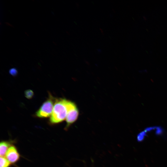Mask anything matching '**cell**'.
<instances>
[{"instance_id":"6da1fadb","label":"cell","mask_w":167,"mask_h":167,"mask_svg":"<svg viewBox=\"0 0 167 167\" xmlns=\"http://www.w3.org/2000/svg\"><path fill=\"white\" fill-rule=\"evenodd\" d=\"M67 101V100L65 99L55 100L53 112L49 119L50 124H58L66 119L68 112Z\"/></svg>"},{"instance_id":"7a4b0ae2","label":"cell","mask_w":167,"mask_h":167,"mask_svg":"<svg viewBox=\"0 0 167 167\" xmlns=\"http://www.w3.org/2000/svg\"><path fill=\"white\" fill-rule=\"evenodd\" d=\"M54 98L50 94L48 99L41 106L36 112L35 115L39 118H46L50 116L53 112Z\"/></svg>"},{"instance_id":"3957f363","label":"cell","mask_w":167,"mask_h":167,"mask_svg":"<svg viewBox=\"0 0 167 167\" xmlns=\"http://www.w3.org/2000/svg\"><path fill=\"white\" fill-rule=\"evenodd\" d=\"M67 113L66 118V125L65 129L69 127L77 120L79 115V110L76 104L73 102L67 100Z\"/></svg>"},{"instance_id":"277c9868","label":"cell","mask_w":167,"mask_h":167,"mask_svg":"<svg viewBox=\"0 0 167 167\" xmlns=\"http://www.w3.org/2000/svg\"><path fill=\"white\" fill-rule=\"evenodd\" d=\"M6 158L11 164L17 162L20 158V155L16 147L12 145L9 148L6 154Z\"/></svg>"},{"instance_id":"5b68a950","label":"cell","mask_w":167,"mask_h":167,"mask_svg":"<svg viewBox=\"0 0 167 167\" xmlns=\"http://www.w3.org/2000/svg\"><path fill=\"white\" fill-rule=\"evenodd\" d=\"M11 141H2L0 143V155L3 157L6 155L7 152L9 148L12 145Z\"/></svg>"},{"instance_id":"8992f818","label":"cell","mask_w":167,"mask_h":167,"mask_svg":"<svg viewBox=\"0 0 167 167\" xmlns=\"http://www.w3.org/2000/svg\"><path fill=\"white\" fill-rule=\"evenodd\" d=\"M11 164L6 157L0 156V167H10Z\"/></svg>"},{"instance_id":"52a82bcc","label":"cell","mask_w":167,"mask_h":167,"mask_svg":"<svg viewBox=\"0 0 167 167\" xmlns=\"http://www.w3.org/2000/svg\"><path fill=\"white\" fill-rule=\"evenodd\" d=\"M24 95L25 96L27 99H31L32 98L34 95V92L32 90L28 89L25 91Z\"/></svg>"},{"instance_id":"ba28073f","label":"cell","mask_w":167,"mask_h":167,"mask_svg":"<svg viewBox=\"0 0 167 167\" xmlns=\"http://www.w3.org/2000/svg\"><path fill=\"white\" fill-rule=\"evenodd\" d=\"M9 73L12 76H15L17 75L18 71L15 68H13L9 70Z\"/></svg>"}]
</instances>
